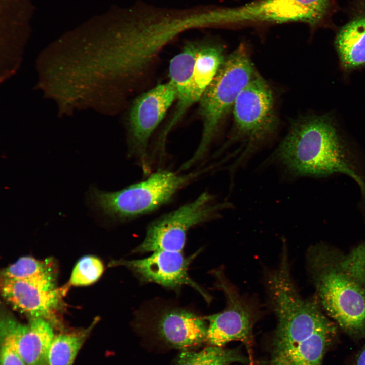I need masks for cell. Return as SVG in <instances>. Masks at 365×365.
Segmentation results:
<instances>
[{
  "label": "cell",
  "mask_w": 365,
  "mask_h": 365,
  "mask_svg": "<svg viewBox=\"0 0 365 365\" xmlns=\"http://www.w3.org/2000/svg\"><path fill=\"white\" fill-rule=\"evenodd\" d=\"M117 16L103 62L126 100L149 75L163 48L183 32L198 28L199 21L195 7H158L141 0L121 9Z\"/></svg>",
  "instance_id": "cell-1"
},
{
  "label": "cell",
  "mask_w": 365,
  "mask_h": 365,
  "mask_svg": "<svg viewBox=\"0 0 365 365\" xmlns=\"http://www.w3.org/2000/svg\"><path fill=\"white\" fill-rule=\"evenodd\" d=\"M176 97L175 88L169 81L140 94L130 107L127 121L129 153L137 159L146 174L151 167L150 138Z\"/></svg>",
  "instance_id": "cell-9"
},
{
  "label": "cell",
  "mask_w": 365,
  "mask_h": 365,
  "mask_svg": "<svg viewBox=\"0 0 365 365\" xmlns=\"http://www.w3.org/2000/svg\"><path fill=\"white\" fill-rule=\"evenodd\" d=\"M103 271L104 266L99 259L92 256L83 257L74 267L68 285L79 286L93 284L101 277Z\"/></svg>",
  "instance_id": "cell-23"
},
{
  "label": "cell",
  "mask_w": 365,
  "mask_h": 365,
  "mask_svg": "<svg viewBox=\"0 0 365 365\" xmlns=\"http://www.w3.org/2000/svg\"><path fill=\"white\" fill-rule=\"evenodd\" d=\"M335 45L344 68L350 69L365 65V15L344 26L336 36Z\"/></svg>",
  "instance_id": "cell-17"
},
{
  "label": "cell",
  "mask_w": 365,
  "mask_h": 365,
  "mask_svg": "<svg viewBox=\"0 0 365 365\" xmlns=\"http://www.w3.org/2000/svg\"><path fill=\"white\" fill-rule=\"evenodd\" d=\"M232 110L234 138L245 141L247 149L265 141L277 129L272 91L257 73L239 94Z\"/></svg>",
  "instance_id": "cell-7"
},
{
  "label": "cell",
  "mask_w": 365,
  "mask_h": 365,
  "mask_svg": "<svg viewBox=\"0 0 365 365\" xmlns=\"http://www.w3.org/2000/svg\"><path fill=\"white\" fill-rule=\"evenodd\" d=\"M256 74L243 45L225 59L199 101V114L203 122L201 138L192 156L180 167L181 170L190 168L205 157L239 94Z\"/></svg>",
  "instance_id": "cell-5"
},
{
  "label": "cell",
  "mask_w": 365,
  "mask_h": 365,
  "mask_svg": "<svg viewBox=\"0 0 365 365\" xmlns=\"http://www.w3.org/2000/svg\"><path fill=\"white\" fill-rule=\"evenodd\" d=\"M329 0H260L235 8L214 9L215 25L242 22L300 21L314 25L324 17Z\"/></svg>",
  "instance_id": "cell-10"
},
{
  "label": "cell",
  "mask_w": 365,
  "mask_h": 365,
  "mask_svg": "<svg viewBox=\"0 0 365 365\" xmlns=\"http://www.w3.org/2000/svg\"><path fill=\"white\" fill-rule=\"evenodd\" d=\"M1 277L22 281L46 290L55 287V275L49 262L23 257L3 270Z\"/></svg>",
  "instance_id": "cell-18"
},
{
  "label": "cell",
  "mask_w": 365,
  "mask_h": 365,
  "mask_svg": "<svg viewBox=\"0 0 365 365\" xmlns=\"http://www.w3.org/2000/svg\"><path fill=\"white\" fill-rule=\"evenodd\" d=\"M225 59L220 46L200 44L188 93L184 101L175 106L170 117L173 123L177 124L191 106L199 102Z\"/></svg>",
  "instance_id": "cell-15"
},
{
  "label": "cell",
  "mask_w": 365,
  "mask_h": 365,
  "mask_svg": "<svg viewBox=\"0 0 365 365\" xmlns=\"http://www.w3.org/2000/svg\"><path fill=\"white\" fill-rule=\"evenodd\" d=\"M344 146L330 118L311 116L292 123L274 155L296 176L346 174L357 183L365 197V181L353 168Z\"/></svg>",
  "instance_id": "cell-3"
},
{
  "label": "cell",
  "mask_w": 365,
  "mask_h": 365,
  "mask_svg": "<svg viewBox=\"0 0 365 365\" xmlns=\"http://www.w3.org/2000/svg\"><path fill=\"white\" fill-rule=\"evenodd\" d=\"M195 256L186 258L181 252L161 250L144 259L114 261L112 265L125 267L145 282H154L170 288L185 285L191 286L208 302L209 296L188 273L189 266Z\"/></svg>",
  "instance_id": "cell-12"
},
{
  "label": "cell",
  "mask_w": 365,
  "mask_h": 365,
  "mask_svg": "<svg viewBox=\"0 0 365 365\" xmlns=\"http://www.w3.org/2000/svg\"><path fill=\"white\" fill-rule=\"evenodd\" d=\"M201 171L179 174L161 170L144 180L116 191L91 187L87 199L90 206L113 221H129L150 213L170 202L182 189L198 178Z\"/></svg>",
  "instance_id": "cell-4"
},
{
  "label": "cell",
  "mask_w": 365,
  "mask_h": 365,
  "mask_svg": "<svg viewBox=\"0 0 365 365\" xmlns=\"http://www.w3.org/2000/svg\"><path fill=\"white\" fill-rule=\"evenodd\" d=\"M66 288L46 290L27 282L1 278V291L15 310L29 317L41 318L54 327H60L55 312Z\"/></svg>",
  "instance_id": "cell-13"
},
{
  "label": "cell",
  "mask_w": 365,
  "mask_h": 365,
  "mask_svg": "<svg viewBox=\"0 0 365 365\" xmlns=\"http://www.w3.org/2000/svg\"><path fill=\"white\" fill-rule=\"evenodd\" d=\"M306 262L323 311L350 337H365V242L346 253L317 243L308 248Z\"/></svg>",
  "instance_id": "cell-2"
},
{
  "label": "cell",
  "mask_w": 365,
  "mask_h": 365,
  "mask_svg": "<svg viewBox=\"0 0 365 365\" xmlns=\"http://www.w3.org/2000/svg\"><path fill=\"white\" fill-rule=\"evenodd\" d=\"M354 365H365V346L357 354Z\"/></svg>",
  "instance_id": "cell-24"
},
{
  "label": "cell",
  "mask_w": 365,
  "mask_h": 365,
  "mask_svg": "<svg viewBox=\"0 0 365 365\" xmlns=\"http://www.w3.org/2000/svg\"><path fill=\"white\" fill-rule=\"evenodd\" d=\"M204 317L186 309L165 310L156 321L160 338L167 345L190 351L206 341L207 325Z\"/></svg>",
  "instance_id": "cell-14"
},
{
  "label": "cell",
  "mask_w": 365,
  "mask_h": 365,
  "mask_svg": "<svg viewBox=\"0 0 365 365\" xmlns=\"http://www.w3.org/2000/svg\"><path fill=\"white\" fill-rule=\"evenodd\" d=\"M94 325L83 330L55 335L49 352L48 365H73Z\"/></svg>",
  "instance_id": "cell-20"
},
{
  "label": "cell",
  "mask_w": 365,
  "mask_h": 365,
  "mask_svg": "<svg viewBox=\"0 0 365 365\" xmlns=\"http://www.w3.org/2000/svg\"><path fill=\"white\" fill-rule=\"evenodd\" d=\"M230 207L228 203L215 202L212 194L204 192L193 201L151 222L143 241L134 251L181 252L191 228L214 219L222 210Z\"/></svg>",
  "instance_id": "cell-6"
},
{
  "label": "cell",
  "mask_w": 365,
  "mask_h": 365,
  "mask_svg": "<svg viewBox=\"0 0 365 365\" xmlns=\"http://www.w3.org/2000/svg\"><path fill=\"white\" fill-rule=\"evenodd\" d=\"M200 43L188 42L181 51L170 61V81L176 91L177 103L180 104L188 93Z\"/></svg>",
  "instance_id": "cell-19"
},
{
  "label": "cell",
  "mask_w": 365,
  "mask_h": 365,
  "mask_svg": "<svg viewBox=\"0 0 365 365\" xmlns=\"http://www.w3.org/2000/svg\"><path fill=\"white\" fill-rule=\"evenodd\" d=\"M248 361L234 349L210 345L197 352L191 350L181 351L176 358L175 365H230Z\"/></svg>",
  "instance_id": "cell-21"
},
{
  "label": "cell",
  "mask_w": 365,
  "mask_h": 365,
  "mask_svg": "<svg viewBox=\"0 0 365 365\" xmlns=\"http://www.w3.org/2000/svg\"><path fill=\"white\" fill-rule=\"evenodd\" d=\"M337 327L326 317L304 329L272 349L269 365H322L325 353L336 341Z\"/></svg>",
  "instance_id": "cell-11"
},
{
  "label": "cell",
  "mask_w": 365,
  "mask_h": 365,
  "mask_svg": "<svg viewBox=\"0 0 365 365\" xmlns=\"http://www.w3.org/2000/svg\"><path fill=\"white\" fill-rule=\"evenodd\" d=\"M54 326L41 318H29L27 324L17 321L16 333L20 355L26 365H48L55 336Z\"/></svg>",
  "instance_id": "cell-16"
},
{
  "label": "cell",
  "mask_w": 365,
  "mask_h": 365,
  "mask_svg": "<svg viewBox=\"0 0 365 365\" xmlns=\"http://www.w3.org/2000/svg\"><path fill=\"white\" fill-rule=\"evenodd\" d=\"M213 275L216 287L224 294L226 304L222 311L204 317L208 321L206 341L211 346L221 347L231 341H241L247 349L250 365H253L252 327L257 310L239 294L222 271H214Z\"/></svg>",
  "instance_id": "cell-8"
},
{
  "label": "cell",
  "mask_w": 365,
  "mask_h": 365,
  "mask_svg": "<svg viewBox=\"0 0 365 365\" xmlns=\"http://www.w3.org/2000/svg\"><path fill=\"white\" fill-rule=\"evenodd\" d=\"M17 320L7 314L0 322V365H26L18 347L16 333Z\"/></svg>",
  "instance_id": "cell-22"
}]
</instances>
